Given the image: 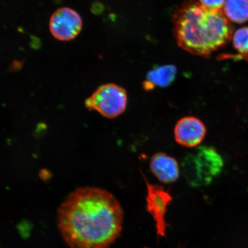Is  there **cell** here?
I'll list each match as a JSON object with an SVG mask.
<instances>
[{"mask_svg":"<svg viewBox=\"0 0 248 248\" xmlns=\"http://www.w3.org/2000/svg\"><path fill=\"white\" fill-rule=\"evenodd\" d=\"M172 21L178 45L194 55L208 58L232 38V28L224 12L208 10L195 0L180 5Z\"/></svg>","mask_w":248,"mask_h":248,"instance_id":"7a4b0ae2","label":"cell"},{"mask_svg":"<svg viewBox=\"0 0 248 248\" xmlns=\"http://www.w3.org/2000/svg\"><path fill=\"white\" fill-rule=\"evenodd\" d=\"M124 212L109 192L97 187L77 189L62 203L58 227L71 248H108L122 231Z\"/></svg>","mask_w":248,"mask_h":248,"instance_id":"6da1fadb","label":"cell"},{"mask_svg":"<svg viewBox=\"0 0 248 248\" xmlns=\"http://www.w3.org/2000/svg\"><path fill=\"white\" fill-rule=\"evenodd\" d=\"M232 45L237 54L226 55L228 58L234 60H243L248 63V27H243L235 31L232 37Z\"/></svg>","mask_w":248,"mask_h":248,"instance_id":"8fae6325","label":"cell"},{"mask_svg":"<svg viewBox=\"0 0 248 248\" xmlns=\"http://www.w3.org/2000/svg\"><path fill=\"white\" fill-rule=\"evenodd\" d=\"M23 63L20 61H15L12 63L11 69L13 71H18L22 67Z\"/></svg>","mask_w":248,"mask_h":248,"instance_id":"5bb4252c","label":"cell"},{"mask_svg":"<svg viewBox=\"0 0 248 248\" xmlns=\"http://www.w3.org/2000/svg\"><path fill=\"white\" fill-rule=\"evenodd\" d=\"M224 160L215 148L202 146L187 155L182 163L183 170L189 184L201 187L211 184L221 173Z\"/></svg>","mask_w":248,"mask_h":248,"instance_id":"3957f363","label":"cell"},{"mask_svg":"<svg viewBox=\"0 0 248 248\" xmlns=\"http://www.w3.org/2000/svg\"></svg>","mask_w":248,"mask_h":248,"instance_id":"9a60e30c","label":"cell"},{"mask_svg":"<svg viewBox=\"0 0 248 248\" xmlns=\"http://www.w3.org/2000/svg\"><path fill=\"white\" fill-rule=\"evenodd\" d=\"M206 134V128L198 118L188 116L182 118L176 124L175 139L180 145L186 147L198 146Z\"/></svg>","mask_w":248,"mask_h":248,"instance_id":"52a82bcc","label":"cell"},{"mask_svg":"<svg viewBox=\"0 0 248 248\" xmlns=\"http://www.w3.org/2000/svg\"><path fill=\"white\" fill-rule=\"evenodd\" d=\"M82 28L81 17L76 11L69 8L58 9L49 21L52 35L61 41H69L76 38Z\"/></svg>","mask_w":248,"mask_h":248,"instance_id":"8992f818","label":"cell"},{"mask_svg":"<svg viewBox=\"0 0 248 248\" xmlns=\"http://www.w3.org/2000/svg\"><path fill=\"white\" fill-rule=\"evenodd\" d=\"M143 176L147 186V210L153 217L158 236L164 237L169 226L166 221L167 208L172 197L163 186L151 184Z\"/></svg>","mask_w":248,"mask_h":248,"instance_id":"5b68a950","label":"cell"},{"mask_svg":"<svg viewBox=\"0 0 248 248\" xmlns=\"http://www.w3.org/2000/svg\"><path fill=\"white\" fill-rule=\"evenodd\" d=\"M225 0H200L201 5L210 11H221L224 7Z\"/></svg>","mask_w":248,"mask_h":248,"instance_id":"7c38bea8","label":"cell"},{"mask_svg":"<svg viewBox=\"0 0 248 248\" xmlns=\"http://www.w3.org/2000/svg\"><path fill=\"white\" fill-rule=\"evenodd\" d=\"M176 74L177 69L173 64L155 67L148 71L142 87L146 91L155 88H166L174 81Z\"/></svg>","mask_w":248,"mask_h":248,"instance_id":"9c48e42d","label":"cell"},{"mask_svg":"<svg viewBox=\"0 0 248 248\" xmlns=\"http://www.w3.org/2000/svg\"><path fill=\"white\" fill-rule=\"evenodd\" d=\"M126 105L125 90L113 83L102 85L85 101L88 110L97 111L108 119L121 115Z\"/></svg>","mask_w":248,"mask_h":248,"instance_id":"277c9868","label":"cell"},{"mask_svg":"<svg viewBox=\"0 0 248 248\" xmlns=\"http://www.w3.org/2000/svg\"><path fill=\"white\" fill-rule=\"evenodd\" d=\"M104 10V5L100 2H96L92 6V12L95 15L101 14Z\"/></svg>","mask_w":248,"mask_h":248,"instance_id":"4fadbf2b","label":"cell"},{"mask_svg":"<svg viewBox=\"0 0 248 248\" xmlns=\"http://www.w3.org/2000/svg\"><path fill=\"white\" fill-rule=\"evenodd\" d=\"M152 173L163 184H170L177 181L179 167L174 157L163 153L155 154L151 157L150 164Z\"/></svg>","mask_w":248,"mask_h":248,"instance_id":"ba28073f","label":"cell"},{"mask_svg":"<svg viewBox=\"0 0 248 248\" xmlns=\"http://www.w3.org/2000/svg\"><path fill=\"white\" fill-rule=\"evenodd\" d=\"M223 12L232 22L246 23L248 20V0H226Z\"/></svg>","mask_w":248,"mask_h":248,"instance_id":"30bf717a","label":"cell"}]
</instances>
